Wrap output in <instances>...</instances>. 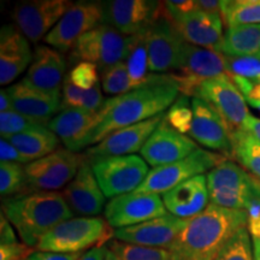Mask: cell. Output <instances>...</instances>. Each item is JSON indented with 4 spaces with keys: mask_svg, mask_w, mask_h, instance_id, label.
Returning a JSON list of instances; mask_svg holds the SVG:
<instances>
[{
    "mask_svg": "<svg viewBox=\"0 0 260 260\" xmlns=\"http://www.w3.org/2000/svg\"><path fill=\"white\" fill-rule=\"evenodd\" d=\"M222 2L218 0H195V10L207 14H220Z\"/></svg>",
    "mask_w": 260,
    "mask_h": 260,
    "instance_id": "cell-47",
    "label": "cell"
},
{
    "mask_svg": "<svg viewBox=\"0 0 260 260\" xmlns=\"http://www.w3.org/2000/svg\"><path fill=\"white\" fill-rule=\"evenodd\" d=\"M112 228L105 219L98 217H77L58 224L38 243L41 252L81 253L111 241Z\"/></svg>",
    "mask_w": 260,
    "mask_h": 260,
    "instance_id": "cell-5",
    "label": "cell"
},
{
    "mask_svg": "<svg viewBox=\"0 0 260 260\" xmlns=\"http://www.w3.org/2000/svg\"><path fill=\"white\" fill-rule=\"evenodd\" d=\"M3 214L17 230L22 242L37 247L40 240L58 224L74 218L63 194L32 191L3 199Z\"/></svg>",
    "mask_w": 260,
    "mask_h": 260,
    "instance_id": "cell-3",
    "label": "cell"
},
{
    "mask_svg": "<svg viewBox=\"0 0 260 260\" xmlns=\"http://www.w3.org/2000/svg\"><path fill=\"white\" fill-rule=\"evenodd\" d=\"M210 203L229 210L247 211L260 199V181L241 165L225 159L206 174Z\"/></svg>",
    "mask_w": 260,
    "mask_h": 260,
    "instance_id": "cell-4",
    "label": "cell"
},
{
    "mask_svg": "<svg viewBox=\"0 0 260 260\" xmlns=\"http://www.w3.org/2000/svg\"><path fill=\"white\" fill-rule=\"evenodd\" d=\"M198 149L199 147L193 139L175 130L164 117L140 153L149 167L154 169L182 160Z\"/></svg>",
    "mask_w": 260,
    "mask_h": 260,
    "instance_id": "cell-20",
    "label": "cell"
},
{
    "mask_svg": "<svg viewBox=\"0 0 260 260\" xmlns=\"http://www.w3.org/2000/svg\"><path fill=\"white\" fill-rule=\"evenodd\" d=\"M73 5L68 0H30L18 3L12 12L16 28L31 42L40 41L56 27Z\"/></svg>",
    "mask_w": 260,
    "mask_h": 260,
    "instance_id": "cell-15",
    "label": "cell"
},
{
    "mask_svg": "<svg viewBox=\"0 0 260 260\" xmlns=\"http://www.w3.org/2000/svg\"><path fill=\"white\" fill-rule=\"evenodd\" d=\"M0 160H2V162H18V164L25 165L29 164L28 159L6 139L0 140Z\"/></svg>",
    "mask_w": 260,
    "mask_h": 260,
    "instance_id": "cell-43",
    "label": "cell"
},
{
    "mask_svg": "<svg viewBox=\"0 0 260 260\" xmlns=\"http://www.w3.org/2000/svg\"><path fill=\"white\" fill-rule=\"evenodd\" d=\"M68 79L73 82L75 86L82 89H92L96 84H99V73L98 67L88 61H80L73 69L70 70Z\"/></svg>",
    "mask_w": 260,
    "mask_h": 260,
    "instance_id": "cell-41",
    "label": "cell"
},
{
    "mask_svg": "<svg viewBox=\"0 0 260 260\" xmlns=\"http://www.w3.org/2000/svg\"><path fill=\"white\" fill-rule=\"evenodd\" d=\"M146 34L135 35V41L133 44L132 50H130L128 58H126L125 64L128 68V74L130 80H132L133 87L139 88V87L145 86L154 80L157 74L148 75V50H147V39Z\"/></svg>",
    "mask_w": 260,
    "mask_h": 260,
    "instance_id": "cell-33",
    "label": "cell"
},
{
    "mask_svg": "<svg viewBox=\"0 0 260 260\" xmlns=\"http://www.w3.org/2000/svg\"><path fill=\"white\" fill-rule=\"evenodd\" d=\"M16 243L19 242L15 234L14 226L2 213V216H0V246L16 245Z\"/></svg>",
    "mask_w": 260,
    "mask_h": 260,
    "instance_id": "cell-45",
    "label": "cell"
},
{
    "mask_svg": "<svg viewBox=\"0 0 260 260\" xmlns=\"http://www.w3.org/2000/svg\"><path fill=\"white\" fill-rule=\"evenodd\" d=\"M135 41L109 24H100L81 37L73 47L70 59L88 61L99 69H105L119 61H125Z\"/></svg>",
    "mask_w": 260,
    "mask_h": 260,
    "instance_id": "cell-6",
    "label": "cell"
},
{
    "mask_svg": "<svg viewBox=\"0 0 260 260\" xmlns=\"http://www.w3.org/2000/svg\"><path fill=\"white\" fill-rule=\"evenodd\" d=\"M65 70L67 61L63 53L46 45H41L35 50L34 58L22 82L44 93H61Z\"/></svg>",
    "mask_w": 260,
    "mask_h": 260,
    "instance_id": "cell-23",
    "label": "cell"
},
{
    "mask_svg": "<svg viewBox=\"0 0 260 260\" xmlns=\"http://www.w3.org/2000/svg\"><path fill=\"white\" fill-rule=\"evenodd\" d=\"M254 260H260V239H252Z\"/></svg>",
    "mask_w": 260,
    "mask_h": 260,
    "instance_id": "cell-51",
    "label": "cell"
},
{
    "mask_svg": "<svg viewBox=\"0 0 260 260\" xmlns=\"http://www.w3.org/2000/svg\"><path fill=\"white\" fill-rule=\"evenodd\" d=\"M32 58L34 54L27 38L15 25H3L0 31V83L14 82L31 64Z\"/></svg>",
    "mask_w": 260,
    "mask_h": 260,
    "instance_id": "cell-27",
    "label": "cell"
},
{
    "mask_svg": "<svg viewBox=\"0 0 260 260\" xmlns=\"http://www.w3.org/2000/svg\"><path fill=\"white\" fill-rule=\"evenodd\" d=\"M0 111L9 112L14 111V106H12V100L10 98L8 89L0 90Z\"/></svg>",
    "mask_w": 260,
    "mask_h": 260,
    "instance_id": "cell-50",
    "label": "cell"
},
{
    "mask_svg": "<svg viewBox=\"0 0 260 260\" xmlns=\"http://www.w3.org/2000/svg\"><path fill=\"white\" fill-rule=\"evenodd\" d=\"M109 248L119 260H172L169 249L130 245L118 240L110 241Z\"/></svg>",
    "mask_w": 260,
    "mask_h": 260,
    "instance_id": "cell-35",
    "label": "cell"
},
{
    "mask_svg": "<svg viewBox=\"0 0 260 260\" xmlns=\"http://www.w3.org/2000/svg\"><path fill=\"white\" fill-rule=\"evenodd\" d=\"M105 260H119L118 256H117L115 253H113L111 249L107 247V251H106V255H105Z\"/></svg>",
    "mask_w": 260,
    "mask_h": 260,
    "instance_id": "cell-52",
    "label": "cell"
},
{
    "mask_svg": "<svg viewBox=\"0 0 260 260\" xmlns=\"http://www.w3.org/2000/svg\"><path fill=\"white\" fill-rule=\"evenodd\" d=\"M148 67L153 74H170L180 63L186 41L178 34L172 22L165 16L162 2L159 17L148 29Z\"/></svg>",
    "mask_w": 260,
    "mask_h": 260,
    "instance_id": "cell-11",
    "label": "cell"
},
{
    "mask_svg": "<svg viewBox=\"0 0 260 260\" xmlns=\"http://www.w3.org/2000/svg\"><path fill=\"white\" fill-rule=\"evenodd\" d=\"M217 52L223 56L260 59V24L226 28Z\"/></svg>",
    "mask_w": 260,
    "mask_h": 260,
    "instance_id": "cell-28",
    "label": "cell"
},
{
    "mask_svg": "<svg viewBox=\"0 0 260 260\" xmlns=\"http://www.w3.org/2000/svg\"><path fill=\"white\" fill-rule=\"evenodd\" d=\"M165 121L181 134H189L193 122V110L189 96L180 94L176 102L165 113Z\"/></svg>",
    "mask_w": 260,
    "mask_h": 260,
    "instance_id": "cell-38",
    "label": "cell"
},
{
    "mask_svg": "<svg viewBox=\"0 0 260 260\" xmlns=\"http://www.w3.org/2000/svg\"><path fill=\"white\" fill-rule=\"evenodd\" d=\"M161 199L165 209L172 216L187 220L194 218L210 205L206 175H199L178 184L161 194Z\"/></svg>",
    "mask_w": 260,
    "mask_h": 260,
    "instance_id": "cell-25",
    "label": "cell"
},
{
    "mask_svg": "<svg viewBox=\"0 0 260 260\" xmlns=\"http://www.w3.org/2000/svg\"><path fill=\"white\" fill-rule=\"evenodd\" d=\"M84 155L70 149H57L46 157L24 165L27 191H56L65 188L76 176Z\"/></svg>",
    "mask_w": 260,
    "mask_h": 260,
    "instance_id": "cell-10",
    "label": "cell"
},
{
    "mask_svg": "<svg viewBox=\"0 0 260 260\" xmlns=\"http://www.w3.org/2000/svg\"><path fill=\"white\" fill-rule=\"evenodd\" d=\"M6 140L11 142L28 159L29 162L53 153L59 146V139L48 129V126L28 130Z\"/></svg>",
    "mask_w": 260,
    "mask_h": 260,
    "instance_id": "cell-29",
    "label": "cell"
},
{
    "mask_svg": "<svg viewBox=\"0 0 260 260\" xmlns=\"http://www.w3.org/2000/svg\"><path fill=\"white\" fill-rule=\"evenodd\" d=\"M106 99L104 98L100 88V83L92 89H82L75 86L71 81L65 77L61 89V107H77L87 111L99 112L105 105Z\"/></svg>",
    "mask_w": 260,
    "mask_h": 260,
    "instance_id": "cell-31",
    "label": "cell"
},
{
    "mask_svg": "<svg viewBox=\"0 0 260 260\" xmlns=\"http://www.w3.org/2000/svg\"><path fill=\"white\" fill-rule=\"evenodd\" d=\"M107 247L102 246V247H94V248L89 249V251L84 252L82 255H81L80 260H105Z\"/></svg>",
    "mask_w": 260,
    "mask_h": 260,
    "instance_id": "cell-49",
    "label": "cell"
},
{
    "mask_svg": "<svg viewBox=\"0 0 260 260\" xmlns=\"http://www.w3.org/2000/svg\"><path fill=\"white\" fill-rule=\"evenodd\" d=\"M242 130L251 134L253 138L260 141V118H256V117L251 115L246 119Z\"/></svg>",
    "mask_w": 260,
    "mask_h": 260,
    "instance_id": "cell-48",
    "label": "cell"
},
{
    "mask_svg": "<svg viewBox=\"0 0 260 260\" xmlns=\"http://www.w3.org/2000/svg\"><path fill=\"white\" fill-rule=\"evenodd\" d=\"M8 93L12 100L14 111L42 124L47 125L63 110L61 93L40 92L25 86L22 81L11 84Z\"/></svg>",
    "mask_w": 260,
    "mask_h": 260,
    "instance_id": "cell-26",
    "label": "cell"
},
{
    "mask_svg": "<svg viewBox=\"0 0 260 260\" xmlns=\"http://www.w3.org/2000/svg\"><path fill=\"white\" fill-rule=\"evenodd\" d=\"M189 220L167 213L138 225L113 230V239L130 245L169 249Z\"/></svg>",
    "mask_w": 260,
    "mask_h": 260,
    "instance_id": "cell-19",
    "label": "cell"
},
{
    "mask_svg": "<svg viewBox=\"0 0 260 260\" xmlns=\"http://www.w3.org/2000/svg\"><path fill=\"white\" fill-rule=\"evenodd\" d=\"M232 158L260 181V141L243 130H237L232 133Z\"/></svg>",
    "mask_w": 260,
    "mask_h": 260,
    "instance_id": "cell-30",
    "label": "cell"
},
{
    "mask_svg": "<svg viewBox=\"0 0 260 260\" xmlns=\"http://www.w3.org/2000/svg\"><path fill=\"white\" fill-rule=\"evenodd\" d=\"M103 23V3L80 2L71 5L44 40L54 50L68 52L81 37Z\"/></svg>",
    "mask_w": 260,
    "mask_h": 260,
    "instance_id": "cell-12",
    "label": "cell"
},
{
    "mask_svg": "<svg viewBox=\"0 0 260 260\" xmlns=\"http://www.w3.org/2000/svg\"><path fill=\"white\" fill-rule=\"evenodd\" d=\"M31 253H34L31 247L23 242L0 246V260H27Z\"/></svg>",
    "mask_w": 260,
    "mask_h": 260,
    "instance_id": "cell-42",
    "label": "cell"
},
{
    "mask_svg": "<svg viewBox=\"0 0 260 260\" xmlns=\"http://www.w3.org/2000/svg\"><path fill=\"white\" fill-rule=\"evenodd\" d=\"M220 15L226 28L260 24V0H224Z\"/></svg>",
    "mask_w": 260,
    "mask_h": 260,
    "instance_id": "cell-32",
    "label": "cell"
},
{
    "mask_svg": "<svg viewBox=\"0 0 260 260\" xmlns=\"http://www.w3.org/2000/svg\"><path fill=\"white\" fill-rule=\"evenodd\" d=\"M225 74V57L222 53L186 42L177 68L168 75L176 83L180 94L194 98L205 81Z\"/></svg>",
    "mask_w": 260,
    "mask_h": 260,
    "instance_id": "cell-9",
    "label": "cell"
},
{
    "mask_svg": "<svg viewBox=\"0 0 260 260\" xmlns=\"http://www.w3.org/2000/svg\"><path fill=\"white\" fill-rule=\"evenodd\" d=\"M193 122L189 138L204 147L232 158V132L214 107L201 98H191Z\"/></svg>",
    "mask_w": 260,
    "mask_h": 260,
    "instance_id": "cell-18",
    "label": "cell"
},
{
    "mask_svg": "<svg viewBox=\"0 0 260 260\" xmlns=\"http://www.w3.org/2000/svg\"><path fill=\"white\" fill-rule=\"evenodd\" d=\"M81 253H54V252H34L27 260H80Z\"/></svg>",
    "mask_w": 260,
    "mask_h": 260,
    "instance_id": "cell-46",
    "label": "cell"
},
{
    "mask_svg": "<svg viewBox=\"0 0 260 260\" xmlns=\"http://www.w3.org/2000/svg\"><path fill=\"white\" fill-rule=\"evenodd\" d=\"M90 164L103 193L110 199L135 191L151 171L145 159L136 154L104 158Z\"/></svg>",
    "mask_w": 260,
    "mask_h": 260,
    "instance_id": "cell-8",
    "label": "cell"
},
{
    "mask_svg": "<svg viewBox=\"0 0 260 260\" xmlns=\"http://www.w3.org/2000/svg\"><path fill=\"white\" fill-rule=\"evenodd\" d=\"M225 57V70L229 76H237L260 83V59L252 57Z\"/></svg>",
    "mask_w": 260,
    "mask_h": 260,
    "instance_id": "cell-40",
    "label": "cell"
},
{
    "mask_svg": "<svg viewBox=\"0 0 260 260\" xmlns=\"http://www.w3.org/2000/svg\"><path fill=\"white\" fill-rule=\"evenodd\" d=\"M27 191V176L24 167L18 162H0V193L3 199L24 194Z\"/></svg>",
    "mask_w": 260,
    "mask_h": 260,
    "instance_id": "cell-34",
    "label": "cell"
},
{
    "mask_svg": "<svg viewBox=\"0 0 260 260\" xmlns=\"http://www.w3.org/2000/svg\"><path fill=\"white\" fill-rule=\"evenodd\" d=\"M225 159V155L199 148L182 160L152 169L144 183L135 191L164 194L190 178L207 174Z\"/></svg>",
    "mask_w": 260,
    "mask_h": 260,
    "instance_id": "cell-7",
    "label": "cell"
},
{
    "mask_svg": "<svg viewBox=\"0 0 260 260\" xmlns=\"http://www.w3.org/2000/svg\"><path fill=\"white\" fill-rule=\"evenodd\" d=\"M61 194L74 214L93 217L105 210L106 197L98 183L92 164L86 158L76 176L64 188Z\"/></svg>",
    "mask_w": 260,
    "mask_h": 260,
    "instance_id": "cell-21",
    "label": "cell"
},
{
    "mask_svg": "<svg viewBox=\"0 0 260 260\" xmlns=\"http://www.w3.org/2000/svg\"><path fill=\"white\" fill-rule=\"evenodd\" d=\"M167 213L161 197L138 191L113 198L104 210L105 220L113 230L138 225Z\"/></svg>",
    "mask_w": 260,
    "mask_h": 260,
    "instance_id": "cell-14",
    "label": "cell"
},
{
    "mask_svg": "<svg viewBox=\"0 0 260 260\" xmlns=\"http://www.w3.org/2000/svg\"><path fill=\"white\" fill-rule=\"evenodd\" d=\"M46 124L25 117L16 111L0 112V134L2 139H9L11 136L28 132V130L39 129Z\"/></svg>",
    "mask_w": 260,
    "mask_h": 260,
    "instance_id": "cell-39",
    "label": "cell"
},
{
    "mask_svg": "<svg viewBox=\"0 0 260 260\" xmlns=\"http://www.w3.org/2000/svg\"><path fill=\"white\" fill-rule=\"evenodd\" d=\"M251 105L252 107H254V109L259 110L260 111V100H249V102H247Z\"/></svg>",
    "mask_w": 260,
    "mask_h": 260,
    "instance_id": "cell-53",
    "label": "cell"
},
{
    "mask_svg": "<svg viewBox=\"0 0 260 260\" xmlns=\"http://www.w3.org/2000/svg\"><path fill=\"white\" fill-rule=\"evenodd\" d=\"M102 122V110L99 112L87 111L77 107L61 110L47 126L58 136L65 148L79 152L86 148L87 140Z\"/></svg>",
    "mask_w": 260,
    "mask_h": 260,
    "instance_id": "cell-22",
    "label": "cell"
},
{
    "mask_svg": "<svg viewBox=\"0 0 260 260\" xmlns=\"http://www.w3.org/2000/svg\"><path fill=\"white\" fill-rule=\"evenodd\" d=\"M161 2L112 0L103 3L104 23L126 37L147 32L159 17Z\"/></svg>",
    "mask_w": 260,
    "mask_h": 260,
    "instance_id": "cell-16",
    "label": "cell"
},
{
    "mask_svg": "<svg viewBox=\"0 0 260 260\" xmlns=\"http://www.w3.org/2000/svg\"><path fill=\"white\" fill-rule=\"evenodd\" d=\"M246 211L229 210L211 204L189 219L169 251L172 260H214L226 242L247 226Z\"/></svg>",
    "mask_w": 260,
    "mask_h": 260,
    "instance_id": "cell-2",
    "label": "cell"
},
{
    "mask_svg": "<svg viewBox=\"0 0 260 260\" xmlns=\"http://www.w3.org/2000/svg\"><path fill=\"white\" fill-rule=\"evenodd\" d=\"M165 113L167 112L138 124L116 130L107 135L102 142L87 149L84 158L93 162L104 158L132 155L136 152H141L149 136L153 134L164 119Z\"/></svg>",
    "mask_w": 260,
    "mask_h": 260,
    "instance_id": "cell-17",
    "label": "cell"
},
{
    "mask_svg": "<svg viewBox=\"0 0 260 260\" xmlns=\"http://www.w3.org/2000/svg\"><path fill=\"white\" fill-rule=\"evenodd\" d=\"M178 34L183 40L193 46L218 50L223 40V19L220 14H207L203 11H195L171 19Z\"/></svg>",
    "mask_w": 260,
    "mask_h": 260,
    "instance_id": "cell-24",
    "label": "cell"
},
{
    "mask_svg": "<svg viewBox=\"0 0 260 260\" xmlns=\"http://www.w3.org/2000/svg\"><path fill=\"white\" fill-rule=\"evenodd\" d=\"M247 229L252 239H260V199H256L247 209Z\"/></svg>",
    "mask_w": 260,
    "mask_h": 260,
    "instance_id": "cell-44",
    "label": "cell"
},
{
    "mask_svg": "<svg viewBox=\"0 0 260 260\" xmlns=\"http://www.w3.org/2000/svg\"><path fill=\"white\" fill-rule=\"evenodd\" d=\"M194 98H201L210 103L232 133L242 130L246 119L251 116L246 98L226 74L205 81Z\"/></svg>",
    "mask_w": 260,
    "mask_h": 260,
    "instance_id": "cell-13",
    "label": "cell"
},
{
    "mask_svg": "<svg viewBox=\"0 0 260 260\" xmlns=\"http://www.w3.org/2000/svg\"><path fill=\"white\" fill-rule=\"evenodd\" d=\"M102 87L106 94L122 95L134 89L125 61L113 64L102 70Z\"/></svg>",
    "mask_w": 260,
    "mask_h": 260,
    "instance_id": "cell-36",
    "label": "cell"
},
{
    "mask_svg": "<svg viewBox=\"0 0 260 260\" xmlns=\"http://www.w3.org/2000/svg\"><path fill=\"white\" fill-rule=\"evenodd\" d=\"M180 90L168 74L155 75L154 80L132 92L106 99L102 122L87 140L86 148L102 142L116 130L138 124L164 113L177 100Z\"/></svg>",
    "mask_w": 260,
    "mask_h": 260,
    "instance_id": "cell-1",
    "label": "cell"
},
{
    "mask_svg": "<svg viewBox=\"0 0 260 260\" xmlns=\"http://www.w3.org/2000/svg\"><path fill=\"white\" fill-rule=\"evenodd\" d=\"M214 260H254L253 241L247 226L234 234Z\"/></svg>",
    "mask_w": 260,
    "mask_h": 260,
    "instance_id": "cell-37",
    "label": "cell"
}]
</instances>
